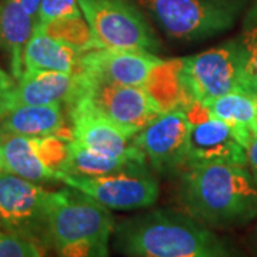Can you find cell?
Masks as SVG:
<instances>
[{
    "instance_id": "cell-9",
    "label": "cell",
    "mask_w": 257,
    "mask_h": 257,
    "mask_svg": "<svg viewBox=\"0 0 257 257\" xmlns=\"http://www.w3.org/2000/svg\"><path fill=\"white\" fill-rule=\"evenodd\" d=\"M72 139L52 136H19L0 133L3 170L35 183L60 182Z\"/></svg>"
},
{
    "instance_id": "cell-29",
    "label": "cell",
    "mask_w": 257,
    "mask_h": 257,
    "mask_svg": "<svg viewBox=\"0 0 257 257\" xmlns=\"http://www.w3.org/2000/svg\"><path fill=\"white\" fill-rule=\"evenodd\" d=\"M0 170H3V167H2V157H0Z\"/></svg>"
},
{
    "instance_id": "cell-24",
    "label": "cell",
    "mask_w": 257,
    "mask_h": 257,
    "mask_svg": "<svg viewBox=\"0 0 257 257\" xmlns=\"http://www.w3.org/2000/svg\"><path fill=\"white\" fill-rule=\"evenodd\" d=\"M16 86L15 77H10L3 69H0V117L9 111L10 97Z\"/></svg>"
},
{
    "instance_id": "cell-11",
    "label": "cell",
    "mask_w": 257,
    "mask_h": 257,
    "mask_svg": "<svg viewBox=\"0 0 257 257\" xmlns=\"http://www.w3.org/2000/svg\"><path fill=\"white\" fill-rule=\"evenodd\" d=\"M157 176L179 175L187 162L189 117L186 106H176L152 120L133 139Z\"/></svg>"
},
{
    "instance_id": "cell-4",
    "label": "cell",
    "mask_w": 257,
    "mask_h": 257,
    "mask_svg": "<svg viewBox=\"0 0 257 257\" xmlns=\"http://www.w3.org/2000/svg\"><path fill=\"white\" fill-rule=\"evenodd\" d=\"M244 56L239 39H230L176 60V79L183 104L206 103L244 89Z\"/></svg>"
},
{
    "instance_id": "cell-2",
    "label": "cell",
    "mask_w": 257,
    "mask_h": 257,
    "mask_svg": "<svg viewBox=\"0 0 257 257\" xmlns=\"http://www.w3.org/2000/svg\"><path fill=\"white\" fill-rule=\"evenodd\" d=\"M113 246L127 257H240L214 229L166 207L116 223Z\"/></svg>"
},
{
    "instance_id": "cell-18",
    "label": "cell",
    "mask_w": 257,
    "mask_h": 257,
    "mask_svg": "<svg viewBox=\"0 0 257 257\" xmlns=\"http://www.w3.org/2000/svg\"><path fill=\"white\" fill-rule=\"evenodd\" d=\"M36 28V20L19 0H0V47L10 59V70L19 80L23 74V52Z\"/></svg>"
},
{
    "instance_id": "cell-21",
    "label": "cell",
    "mask_w": 257,
    "mask_h": 257,
    "mask_svg": "<svg viewBox=\"0 0 257 257\" xmlns=\"http://www.w3.org/2000/svg\"><path fill=\"white\" fill-rule=\"evenodd\" d=\"M244 56V89L257 93V2L248 9L241 23V32L237 36Z\"/></svg>"
},
{
    "instance_id": "cell-19",
    "label": "cell",
    "mask_w": 257,
    "mask_h": 257,
    "mask_svg": "<svg viewBox=\"0 0 257 257\" xmlns=\"http://www.w3.org/2000/svg\"><path fill=\"white\" fill-rule=\"evenodd\" d=\"M202 104L214 117L229 124L240 143L247 147L251 135L257 132L256 100L251 93L231 92Z\"/></svg>"
},
{
    "instance_id": "cell-5",
    "label": "cell",
    "mask_w": 257,
    "mask_h": 257,
    "mask_svg": "<svg viewBox=\"0 0 257 257\" xmlns=\"http://www.w3.org/2000/svg\"><path fill=\"white\" fill-rule=\"evenodd\" d=\"M162 33L180 43H197L234 26L240 0H139Z\"/></svg>"
},
{
    "instance_id": "cell-25",
    "label": "cell",
    "mask_w": 257,
    "mask_h": 257,
    "mask_svg": "<svg viewBox=\"0 0 257 257\" xmlns=\"http://www.w3.org/2000/svg\"><path fill=\"white\" fill-rule=\"evenodd\" d=\"M247 166L251 172V175L257 182V132L251 135V139L248 142L247 147Z\"/></svg>"
},
{
    "instance_id": "cell-7",
    "label": "cell",
    "mask_w": 257,
    "mask_h": 257,
    "mask_svg": "<svg viewBox=\"0 0 257 257\" xmlns=\"http://www.w3.org/2000/svg\"><path fill=\"white\" fill-rule=\"evenodd\" d=\"M60 182L87 194L109 210H143L155 206L160 186L157 175L147 162H136L110 175L72 176L60 175Z\"/></svg>"
},
{
    "instance_id": "cell-28",
    "label": "cell",
    "mask_w": 257,
    "mask_h": 257,
    "mask_svg": "<svg viewBox=\"0 0 257 257\" xmlns=\"http://www.w3.org/2000/svg\"><path fill=\"white\" fill-rule=\"evenodd\" d=\"M253 96H254V100H256V109H257V93L256 94H253Z\"/></svg>"
},
{
    "instance_id": "cell-22",
    "label": "cell",
    "mask_w": 257,
    "mask_h": 257,
    "mask_svg": "<svg viewBox=\"0 0 257 257\" xmlns=\"http://www.w3.org/2000/svg\"><path fill=\"white\" fill-rule=\"evenodd\" d=\"M77 0H42L37 13L36 28H45L62 20L82 19Z\"/></svg>"
},
{
    "instance_id": "cell-16",
    "label": "cell",
    "mask_w": 257,
    "mask_h": 257,
    "mask_svg": "<svg viewBox=\"0 0 257 257\" xmlns=\"http://www.w3.org/2000/svg\"><path fill=\"white\" fill-rule=\"evenodd\" d=\"M90 50L35 28L23 52V72L79 74L83 55Z\"/></svg>"
},
{
    "instance_id": "cell-17",
    "label": "cell",
    "mask_w": 257,
    "mask_h": 257,
    "mask_svg": "<svg viewBox=\"0 0 257 257\" xmlns=\"http://www.w3.org/2000/svg\"><path fill=\"white\" fill-rule=\"evenodd\" d=\"M66 109L62 103L42 106H19L0 117L2 135L52 136L72 139L70 127L66 128Z\"/></svg>"
},
{
    "instance_id": "cell-1",
    "label": "cell",
    "mask_w": 257,
    "mask_h": 257,
    "mask_svg": "<svg viewBox=\"0 0 257 257\" xmlns=\"http://www.w3.org/2000/svg\"><path fill=\"white\" fill-rule=\"evenodd\" d=\"M180 210L211 229L244 227L257 219V182L247 165H196L176 176Z\"/></svg>"
},
{
    "instance_id": "cell-15",
    "label": "cell",
    "mask_w": 257,
    "mask_h": 257,
    "mask_svg": "<svg viewBox=\"0 0 257 257\" xmlns=\"http://www.w3.org/2000/svg\"><path fill=\"white\" fill-rule=\"evenodd\" d=\"M82 89L79 74L57 72H23L16 80L10 97L9 110L19 106H42L62 103L67 107L73 103Z\"/></svg>"
},
{
    "instance_id": "cell-23",
    "label": "cell",
    "mask_w": 257,
    "mask_h": 257,
    "mask_svg": "<svg viewBox=\"0 0 257 257\" xmlns=\"http://www.w3.org/2000/svg\"><path fill=\"white\" fill-rule=\"evenodd\" d=\"M0 257H43V248L33 240L0 231Z\"/></svg>"
},
{
    "instance_id": "cell-27",
    "label": "cell",
    "mask_w": 257,
    "mask_h": 257,
    "mask_svg": "<svg viewBox=\"0 0 257 257\" xmlns=\"http://www.w3.org/2000/svg\"><path fill=\"white\" fill-rule=\"evenodd\" d=\"M254 247H256V253H257V226H256V230H254Z\"/></svg>"
},
{
    "instance_id": "cell-12",
    "label": "cell",
    "mask_w": 257,
    "mask_h": 257,
    "mask_svg": "<svg viewBox=\"0 0 257 257\" xmlns=\"http://www.w3.org/2000/svg\"><path fill=\"white\" fill-rule=\"evenodd\" d=\"M184 106L189 117L186 167L213 163L247 165V150L229 124L214 117L202 103L193 101Z\"/></svg>"
},
{
    "instance_id": "cell-14",
    "label": "cell",
    "mask_w": 257,
    "mask_h": 257,
    "mask_svg": "<svg viewBox=\"0 0 257 257\" xmlns=\"http://www.w3.org/2000/svg\"><path fill=\"white\" fill-rule=\"evenodd\" d=\"M67 113L72 140L82 146L109 156L145 159L133 143L139 132L104 117L82 100H74L67 107Z\"/></svg>"
},
{
    "instance_id": "cell-8",
    "label": "cell",
    "mask_w": 257,
    "mask_h": 257,
    "mask_svg": "<svg viewBox=\"0 0 257 257\" xmlns=\"http://www.w3.org/2000/svg\"><path fill=\"white\" fill-rule=\"evenodd\" d=\"M50 190L6 170H0V231L49 247Z\"/></svg>"
},
{
    "instance_id": "cell-26",
    "label": "cell",
    "mask_w": 257,
    "mask_h": 257,
    "mask_svg": "<svg viewBox=\"0 0 257 257\" xmlns=\"http://www.w3.org/2000/svg\"><path fill=\"white\" fill-rule=\"evenodd\" d=\"M20 5L23 6V9L28 12L32 18L36 20L37 13H39V8H40V2L42 0H19Z\"/></svg>"
},
{
    "instance_id": "cell-20",
    "label": "cell",
    "mask_w": 257,
    "mask_h": 257,
    "mask_svg": "<svg viewBox=\"0 0 257 257\" xmlns=\"http://www.w3.org/2000/svg\"><path fill=\"white\" fill-rule=\"evenodd\" d=\"M136 162H146L142 157H117L103 155L82 146L80 143L69 142V155L63 165V173L72 176H104L126 169Z\"/></svg>"
},
{
    "instance_id": "cell-6",
    "label": "cell",
    "mask_w": 257,
    "mask_h": 257,
    "mask_svg": "<svg viewBox=\"0 0 257 257\" xmlns=\"http://www.w3.org/2000/svg\"><path fill=\"white\" fill-rule=\"evenodd\" d=\"M92 33V49H133L156 53L162 42L133 0H77Z\"/></svg>"
},
{
    "instance_id": "cell-3",
    "label": "cell",
    "mask_w": 257,
    "mask_h": 257,
    "mask_svg": "<svg viewBox=\"0 0 257 257\" xmlns=\"http://www.w3.org/2000/svg\"><path fill=\"white\" fill-rule=\"evenodd\" d=\"M114 224L111 210L73 187L50 194L49 247L56 257H109Z\"/></svg>"
},
{
    "instance_id": "cell-10",
    "label": "cell",
    "mask_w": 257,
    "mask_h": 257,
    "mask_svg": "<svg viewBox=\"0 0 257 257\" xmlns=\"http://www.w3.org/2000/svg\"><path fill=\"white\" fill-rule=\"evenodd\" d=\"M80 76V74H79ZM82 89L76 100L124 127L140 132L166 107L147 86H120L89 80L80 76Z\"/></svg>"
},
{
    "instance_id": "cell-13",
    "label": "cell",
    "mask_w": 257,
    "mask_h": 257,
    "mask_svg": "<svg viewBox=\"0 0 257 257\" xmlns=\"http://www.w3.org/2000/svg\"><path fill=\"white\" fill-rule=\"evenodd\" d=\"M167 60L156 53L133 49H90L82 57L79 74L94 82L120 86H147Z\"/></svg>"
}]
</instances>
